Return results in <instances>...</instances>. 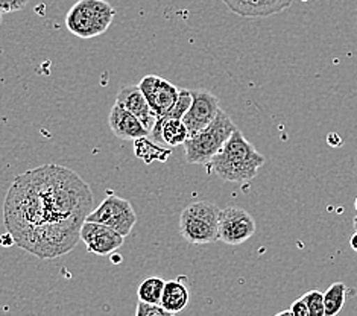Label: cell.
I'll return each instance as SVG.
<instances>
[{
	"mask_svg": "<svg viewBox=\"0 0 357 316\" xmlns=\"http://www.w3.org/2000/svg\"><path fill=\"white\" fill-rule=\"evenodd\" d=\"M350 245H351V248H353V251H356V253H357V232H354V234L351 236Z\"/></svg>",
	"mask_w": 357,
	"mask_h": 316,
	"instance_id": "cb8c5ba5",
	"label": "cell"
},
{
	"mask_svg": "<svg viewBox=\"0 0 357 316\" xmlns=\"http://www.w3.org/2000/svg\"><path fill=\"white\" fill-rule=\"evenodd\" d=\"M29 3V0H0V13L10 14L23 10Z\"/></svg>",
	"mask_w": 357,
	"mask_h": 316,
	"instance_id": "7402d4cb",
	"label": "cell"
},
{
	"mask_svg": "<svg viewBox=\"0 0 357 316\" xmlns=\"http://www.w3.org/2000/svg\"><path fill=\"white\" fill-rule=\"evenodd\" d=\"M354 209H356V211H357V198H356V201H354Z\"/></svg>",
	"mask_w": 357,
	"mask_h": 316,
	"instance_id": "4316f807",
	"label": "cell"
},
{
	"mask_svg": "<svg viewBox=\"0 0 357 316\" xmlns=\"http://www.w3.org/2000/svg\"><path fill=\"white\" fill-rule=\"evenodd\" d=\"M353 227H354V230L357 232V216L354 218V220H353Z\"/></svg>",
	"mask_w": 357,
	"mask_h": 316,
	"instance_id": "484cf974",
	"label": "cell"
},
{
	"mask_svg": "<svg viewBox=\"0 0 357 316\" xmlns=\"http://www.w3.org/2000/svg\"><path fill=\"white\" fill-rule=\"evenodd\" d=\"M265 156L245 139L239 128L208 163L211 172L227 183H248L265 165Z\"/></svg>",
	"mask_w": 357,
	"mask_h": 316,
	"instance_id": "7a4b0ae2",
	"label": "cell"
},
{
	"mask_svg": "<svg viewBox=\"0 0 357 316\" xmlns=\"http://www.w3.org/2000/svg\"><path fill=\"white\" fill-rule=\"evenodd\" d=\"M108 125L112 128L113 134L121 140H139L143 137H148V130L143 126V123L135 117L128 110L122 105L114 104V107L109 111L108 116Z\"/></svg>",
	"mask_w": 357,
	"mask_h": 316,
	"instance_id": "4fadbf2b",
	"label": "cell"
},
{
	"mask_svg": "<svg viewBox=\"0 0 357 316\" xmlns=\"http://www.w3.org/2000/svg\"><path fill=\"white\" fill-rule=\"evenodd\" d=\"M116 10L105 0H78L66 15V27L73 36L89 40L112 27Z\"/></svg>",
	"mask_w": 357,
	"mask_h": 316,
	"instance_id": "277c9868",
	"label": "cell"
},
{
	"mask_svg": "<svg viewBox=\"0 0 357 316\" xmlns=\"http://www.w3.org/2000/svg\"><path fill=\"white\" fill-rule=\"evenodd\" d=\"M139 87L157 119L163 117L174 107L178 95H180V90L172 82L160 78L157 75L144 76Z\"/></svg>",
	"mask_w": 357,
	"mask_h": 316,
	"instance_id": "9c48e42d",
	"label": "cell"
},
{
	"mask_svg": "<svg viewBox=\"0 0 357 316\" xmlns=\"http://www.w3.org/2000/svg\"><path fill=\"white\" fill-rule=\"evenodd\" d=\"M274 316H294V315H292L291 310H283V312H278V313L274 315Z\"/></svg>",
	"mask_w": 357,
	"mask_h": 316,
	"instance_id": "d4e9b609",
	"label": "cell"
},
{
	"mask_svg": "<svg viewBox=\"0 0 357 316\" xmlns=\"http://www.w3.org/2000/svg\"><path fill=\"white\" fill-rule=\"evenodd\" d=\"M256 233V220L242 207L229 206L219 213V241L227 245L245 243Z\"/></svg>",
	"mask_w": 357,
	"mask_h": 316,
	"instance_id": "52a82bcc",
	"label": "cell"
},
{
	"mask_svg": "<svg viewBox=\"0 0 357 316\" xmlns=\"http://www.w3.org/2000/svg\"><path fill=\"white\" fill-rule=\"evenodd\" d=\"M303 300L309 307L310 316H326L324 292H321V290H309V292L303 295Z\"/></svg>",
	"mask_w": 357,
	"mask_h": 316,
	"instance_id": "ffe728a7",
	"label": "cell"
},
{
	"mask_svg": "<svg viewBox=\"0 0 357 316\" xmlns=\"http://www.w3.org/2000/svg\"><path fill=\"white\" fill-rule=\"evenodd\" d=\"M192 91V105L184 114L183 122L189 131V137L202 131L211 122L215 121L220 111L219 98L208 90H190Z\"/></svg>",
	"mask_w": 357,
	"mask_h": 316,
	"instance_id": "ba28073f",
	"label": "cell"
},
{
	"mask_svg": "<svg viewBox=\"0 0 357 316\" xmlns=\"http://www.w3.org/2000/svg\"><path fill=\"white\" fill-rule=\"evenodd\" d=\"M93 207L90 186L75 170L45 165L13 179L3 202V224L14 245L52 260L78 245Z\"/></svg>",
	"mask_w": 357,
	"mask_h": 316,
	"instance_id": "6da1fadb",
	"label": "cell"
},
{
	"mask_svg": "<svg viewBox=\"0 0 357 316\" xmlns=\"http://www.w3.org/2000/svg\"><path fill=\"white\" fill-rule=\"evenodd\" d=\"M151 135L152 139L163 142L167 146H181L189 139V131H187L183 121L169 119V121H155Z\"/></svg>",
	"mask_w": 357,
	"mask_h": 316,
	"instance_id": "5bb4252c",
	"label": "cell"
},
{
	"mask_svg": "<svg viewBox=\"0 0 357 316\" xmlns=\"http://www.w3.org/2000/svg\"><path fill=\"white\" fill-rule=\"evenodd\" d=\"M116 104L122 105L137 117L149 134L154 130L157 117L152 113V110L146 102V98L143 96L139 85H122L116 95Z\"/></svg>",
	"mask_w": 357,
	"mask_h": 316,
	"instance_id": "8fae6325",
	"label": "cell"
},
{
	"mask_svg": "<svg viewBox=\"0 0 357 316\" xmlns=\"http://www.w3.org/2000/svg\"><path fill=\"white\" fill-rule=\"evenodd\" d=\"M165 285L166 281L160 277H149L146 280H143L137 290L139 301L146 304H160Z\"/></svg>",
	"mask_w": 357,
	"mask_h": 316,
	"instance_id": "e0dca14e",
	"label": "cell"
},
{
	"mask_svg": "<svg viewBox=\"0 0 357 316\" xmlns=\"http://www.w3.org/2000/svg\"><path fill=\"white\" fill-rule=\"evenodd\" d=\"M347 290L348 287L337 281L331 285L324 292V306H326V316H337L344 309L347 301Z\"/></svg>",
	"mask_w": 357,
	"mask_h": 316,
	"instance_id": "2e32d148",
	"label": "cell"
},
{
	"mask_svg": "<svg viewBox=\"0 0 357 316\" xmlns=\"http://www.w3.org/2000/svg\"><path fill=\"white\" fill-rule=\"evenodd\" d=\"M134 143H135V153H137V157L142 158L144 163H151L152 160L165 161L169 157V153H171V151L169 149L155 146L154 143L146 140V137L135 140Z\"/></svg>",
	"mask_w": 357,
	"mask_h": 316,
	"instance_id": "ac0fdd59",
	"label": "cell"
},
{
	"mask_svg": "<svg viewBox=\"0 0 357 316\" xmlns=\"http://www.w3.org/2000/svg\"><path fill=\"white\" fill-rule=\"evenodd\" d=\"M175 313L167 312L160 304H146L139 301L137 309H135V316H174Z\"/></svg>",
	"mask_w": 357,
	"mask_h": 316,
	"instance_id": "44dd1931",
	"label": "cell"
},
{
	"mask_svg": "<svg viewBox=\"0 0 357 316\" xmlns=\"http://www.w3.org/2000/svg\"><path fill=\"white\" fill-rule=\"evenodd\" d=\"M192 105V91L190 90H180V95H178V99L174 104V107L167 111V113L157 119V121H169V119H176V121H183L184 114L189 111Z\"/></svg>",
	"mask_w": 357,
	"mask_h": 316,
	"instance_id": "d6986e66",
	"label": "cell"
},
{
	"mask_svg": "<svg viewBox=\"0 0 357 316\" xmlns=\"http://www.w3.org/2000/svg\"><path fill=\"white\" fill-rule=\"evenodd\" d=\"M236 130L234 122L224 110H220L207 128L184 142L185 161L189 165H208Z\"/></svg>",
	"mask_w": 357,
	"mask_h": 316,
	"instance_id": "3957f363",
	"label": "cell"
},
{
	"mask_svg": "<svg viewBox=\"0 0 357 316\" xmlns=\"http://www.w3.org/2000/svg\"><path fill=\"white\" fill-rule=\"evenodd\" d=\"M219 207L208 201H197L187 206L180 216V233L192 245H206L219 241Z\"/></svg>",
	"mask_w": 357,
	"mask_h": 316,
	"instance_id": "5b68a950",
	"label": "cell"
},
{
	"mask_svg": "<svg viewBox=\"0 0 357 316\" xmlns=\"http://www.w3.org/2000/svg\"><path fill=\"white\" fill-rule=\"evenodd\" d=\"M289 310L292 312L294 316H310L309 307H307V304H305V301L303 300V296L300 298V300H295L291 304V309H289Z\"/></svg>",
	"mask_w": 357,
	"mask_h": 316,
	"instance_id": "603a6c76",
	"label": "cell"
},
{
	"mask_svg": "<svg viewBox=\"0 0 357 316\" xmlns=\"http://www.w3.org/2000/svg\"><path fill=\"white\" fill-rule=\"evenodd\" d=\"M231 13L245 19L269 17L287 10L294 0H222Z\"/></svg>",
	"mask_w": 357,
	"mask_h": 316,
	"instance_id": "7c38bea8",
	"label": "cell"
},
{
	"mask_svg": "<svg viewBox=\"0 0 357 316\" xmlns=\"http://www.w3.org/2000/svg\"><path fill=\"white\" fill-rule=\"evenodd\" d=\"M86 220L109 227L119 234L126 237L131 234L135 222H137V215H135L130 201L117 195L108 193L107 198L99 204V207L90 213Z\"/></svg>",
	"mask_w": 357,
	"mask_h": 316,
	"instance_id": "8992f818",
	"label": "cell"
},
{
	"mask_svg": "<svg viewBox=\"0 0 357 316\" xmlns=\"http://www.w3.org/2000/svg\"><path fill=\"white\" fill-rule=\"evenodd\" d=\"M81 241L86 243L89 253L105 257L122 248L125 237L109 227L86 220L81 228Z\"/></svg>",
	"mask_w": 357,
	"mask_h": 316,
	"instance_id": "30bf717a",
	"label": "cell"
},
{
	"mask_svg": "<svg viewBox=\"0 0 357 316\" xmlns=\"http://www.w3.org/2000/svg\"><path fill=\"white\" fill-rule=\"evenodd\" d=\"M190 294L189 289L183 283L181 278L166 281L163 295H161L160 306L171 313H178L184 310L189 304Z\"/></svg>",
	"mask_w": 357,
	"mask_h": 316,
	"instance_id": "9a60e30c",
	"label": "cell"
},
{
	"mask_svg": "<svg viewBox=\"0 0 357 316\" xmlns=\"http://www.w3.org/2000/svg\"><path fill=\"white\" fill-rule=\"evenodd\" d=\"M0 24H2V13H0Z\"/></svg>",
	"mask_w": 357,
	"mask_h": 316,
	"instance_id": "83f0119b",
	"label": "cell"
}]
</instances>
